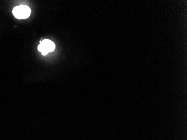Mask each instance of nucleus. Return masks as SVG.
<instances>
[{
    "mask_svg": "<svg viewBox=\"0 0 187 140\" xmlns=\"http://www.w3.org/2000/svg\"><path fill=\"white\" fill-rule=\"evenodd\" d=\"M55 47V44L53 42L48 39H45L41 42V44L38 47V50L43 56H45L49 52H53Z\"/></svg>",
    "mask_w": 187,
    "mask_h": 140,
    "instance_id": "nucleus-2",
    "label": "nucleus"
},
{
    "mask_svg": "<svg viewBox=\"0 0 187 140\" xmlns=\"http://www.w3.org/2000/svg\"><path fill=\"white\" fill-rule=\"evenodd\" d=\"M31 10L25 5H20L16 6L13 10L14 17L18 19H25L30 16Z\"/></svg>",
    "mask_w": 187,
    "mask_h": 140,
    "instance_id": "nucleus-1",
    "label": "nucleus"
}]
</instances>
